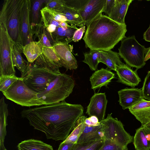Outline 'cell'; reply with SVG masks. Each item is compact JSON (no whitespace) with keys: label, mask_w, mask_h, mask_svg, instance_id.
Segmentation results:
<instances>
[{"label":"cell","mask_w":150,"mask_h":150,"mask_svg":"<svg viewBox=\"0 0 150 150\" xmlns=\"http://www.w3.org/2000/svg\"><path fill=\"white\" fill-rule=\"evenodd\" d=\"M144 128L150 132V122L144 125H142Z\"/></svg>","instance_id":"cell-46"},{"label":"cell","mask_w":150,"mask_h":150,"mask_svg":"<svg viewBox=\"0 0 150 150\" xmlns=\"http://www.w3.org/2000/svg\"><path fill=\"white\" fill-rule=\"evenodd\" d=\"M43 50L44 46L39 42L33 41L23 47V53L28 62L32 63L42 53Z\"/></svg>","instance_id":"cell-24"},{"label":"cell","mask_w":150,"mask_h":150,"mask_svg":"<svg viewBox=\"0 0 150 150\" xmlns=\"http://www.w3.org/2000/svg\"><path fill=\"white\" fill-rule=\"evenodd\" d=\"M6 98L23 106L45 105L38 93L30 88L23 80L14 82L5 91L2 92Z\"/></svg>","instance_id":"cell-5"},{"label":"cell","mask_w":150,"mask_h":150,"mask_svg":"<svg viewBox=\"0 0 150 150\" xmlns=\"http://www.w3.org/2000/svg\"><path fill=\"white\" fill-rule=\"evenodd\" d=\"M129 110L142 125L150 122V101L142 98Z\"/></svg>","instance_id":"cell-18"},{"label":"cell","mask_w":150,"mask_h":150,"mask_svg":"<svg viewBox=\"0 0 150 150\" xmlns=\"http://www.w3.org/2000/svg\"><path fill=\"white\" fill-rule=\"evenodd\" d=\"M116 72L118 82L134 87L137 86L141 81L137 74V70H133L126 64L117 66Z\"/></svg>","instance_id":"cell-16"},{"label":"cell","mask_w":150,"mask_h":150,"mask_svg":"<svg viewBox=\"0 0 150 150\" xmlns=\"http://www.w3.org/2000/svg\"><path fill=\"white\" fill-rule=\"evenodd\" d=\"M8 115V105L3 96L0 100V143L4 144L7 133L6 126Z\"/></svg>","instance_id":"cell-27"},{"label":"cell","mask_w":150,"mask_h":150,"mask_svg":"<svg viewBox=\"0 0 150 150\" xmlns=\"http://www.w3.org/2000/svg\"><path fill=\"white\" fill-rule=\"evenodd\" d=\"M144 46L140 44L134 35L126 37L121 41L118 49L119 54L127 65L135 67L136 70L143 67L145 64Z\"/></svg>","instance_id":"cell-6"},{"label":"cell","mask_w":150,"mask_h":150,"mask_svg":"<svg viewBox=\"0 0 150 150\" xmlns=\"http://www.w3.org/2000/svg\"><path fill=\"white\" fill-rule=\"evenodd\" d=\"M61 13L66 17L71 25L80 27L85 26V23L78 10L66 4Z\"/></svg>","instance_id":"cell-25"},{"label":"cell","mask_w":150,"mask_h":150,"mask_svg":"<svg viewBox=\"0 0 150 150\" xmlns=\"http://www.w3.org/2000/svg\"><path fill=\"white\" fill-rule=\"evenodd\" d=\"M14 43L4 28L0 25V76L15 75L12 59Z\"/></svg>","instance_id":"cell-9"},{"label":"cell","mask_w":150,"mask_h":150,"mask_svg":"<svg viewBox=\"0 0 150 150\" xmlns=\"http://www.w3.org/2000/svg\"><path fill=\"white\" fill-rule=\"evenodd\" d=\"M86 117L84 115L79 117L69 136H76L79 138L85 128V124L84 121Z\"/></svg>","instance_id":"cell-33"},{"label":"cell","mask_w":150,"mask_h":150,"mask_svg":"<svg viewBox=\"0 0 150 150\" xmlns=\"http://www.w3.org/2000/svg\"><path fill=\"white\" fill-rule=\"evenodd\" d=\"M106 0H88L84 6L79 10L80 14L88 25L103 11Z\"/></svg>","instance_id":"cell-13"},{"label":"cell","mask_w":150,"mask_h":150,"mask_svg":"<svg viewBox=\"0 0 150 150\" xmlns=\"http://www.w3.org/2000/svg\"><path fill=\"white\" fill-rule=\"evenodd\" d=\"M25 1L4 0L0 12V25L4 28L15 43L21 44L20 25Z\"/></svg>","instance_id":"cell-3"},{"label":"cell","mask_w":150,"mask_h":150,"mask_svg":"<svg viewBox=\"0 0 150 150\" xmlns=\"http://www.w3.org/2000/svg\"><path fill=\"white\" fill-rule=\"evenodd\" d=\"M100 62L105 64L110 69L116 71L117 66L124 64L121 61L119 53L111 50H100Z\"/></svg>","instance_id":"cell-23"},{"label":"cell","mask_w":150,"mask_h":150,"mask_svg":"<svg viewBox=\"0 0 150 150\" xmlns=\"http://www.w3.org/2000/svg\"><path fill=\"white\" fill-rule=\"evenodd\" d=\"M112 115L108 114L106 118L99 122L102 125L105 139L127 148L128 144L133 141V137L125 130L122 123Z\"/></svg>","instance_id":"cell-7"},{"label":"cell","mask_w":150,"mask_h":150,"mask_svg":"<svg viewBox=\"0 0 150 150\" xmlns=\"http://www.w3.org/2000/svg\"><path fill=\"white\" fill-rule=\"evenodd\" d=\"M88 118L91 122L95 126L98 125L100 123L98 118L95 116H91L89 117Z\"/></svg>","instance_id":"cell-42"},{"label":"cell","mask_w":150,"mask_h":150,"mask_svg":"<svg viewBox=\"0 0 150 150\" xmlns=\"http://www.w3.org/2000/svg\"><path fill=\"white\" fill-rule=\"evenodd\" d=\"M115 78L114 73L107 69L101 68L96 71L90 77L91 88L95 91L103 86L107 87L112 80Z\"/></svg>","instance_id":"cell-17"},{"label":"cell","mask_w":150,"mask_h":150,"mask_svg":"<svg viewBox=\"0 0 150 150\" xmlns=\"http://www.w3.org/2000/svg\"><path fill=\"white\" fill-rule=\"evenodd\" d=\"M0 150H7L5 148L4 144L0 143Z\"/></svg>","instance_id":"cell-47"},{"label":"cell","mask_w":150,"mask_h":150,"mask_svg":"<svg viewBox=\"0 0 150 150\" xmlns=\"http://www.w3.org/2000/svg\"><path fill=\"white\" fill-rule=\"evenodd\" d=\"M17 148L18 150H54L50 145L33 139L22 141L18 144Z\"/></svg>","instance_id":"cell-26"},{"label":"cell","mask_w":150,"mask_h":150,"mask_svg":"<svg viewBox=\"0 0 150 150\" xmlns=\"http://www.w3.org/2000/svg\"><path fill=\"white\" fill-rule=\"evenodd\" d=\"M133 143L136 150H150V143L146 137L144 128L142 125L136 130Z\"/></svg>","instance_id":"cell-28"},{"label":"cell","mask_w":150,"mask_h":150,"mask_svg":"<svg viewBox=\"0 0 150 150\" xmlns=\"http://www.w3.org/2000/svg\"><path fill=\"white\" fill-rule=\"evenodd\" d=\"M46 0H31L30 19L31 27L33 35H34L37 27L42 22L40 13L41 8Z\"/></svg>","instance_id":"cell-22"},{"label":"cell","mask_w":150,"mask_h":150,"mask_svg":"<svg viewBox=\"0 0 150 150\" xmlns=\"http://www.w3.org/2000/svg\"><path fill=\"white\" fill-rule=\"evenodd\" d=\"M84 59L83 62L88 64L92 71L96 70L100 62V50H90L83 53Z\"/></svg>","instance_id":"cell-29"},{"label":"cell","mask_w":150,"mask_h":150,"mask_svg":"<svg viewBox=\"0 0 150 150\" xmlns=\"http://www.w3.org/2000/svg\"><path fill=\"white\" fill-rule=\"evenodd\" d=\"M60 73L30 64L27 74L23 78V81L30 88L39 94L44 91Z\"/></svg>","instance_id":"cell-8"},{"label":"cell","mask_w":150,"mask_h":150,"mask_svg":"<svg viewBox=\"0 0 150 150\" xmlns=\"http://www.w3.org/2000/svg\"><path fill=\"white\" fill-rule=\"evenodd\" d=\"M75 144L63 141L59 145L58 150H73Z\"/></svg>","instance_id":"cell-40"},{"label":"cell","mask_w":150,"mask_h":150,"mask_svg":"<svg viewBox=\"0 0 150 150\" xmlns=\"http://www.w3.org/2000/svg\"><path fill=\"white\" fill-rule=\"evenodd\" d=\"M68 43L58 42L53 47L62 67L68 69H75L78 67L77 62L72 53Z\"/></svg>","instance_id":"cell-11"},{"label":"cell","mask_w":150,"mask_h":150,"mask_svg":"<svg viewBox=\"0 0 150 150\" xmlns=\"http://www.w3.org/2000/svg\"><path fill=\"white\" fill-rule=\"evenodd\" d=\"M105 140L104 139L97 141L85 150H100L103 146Z\"/></svg>","instance_id":"cell-38"},{"label":"cell","mask_w":150,"mask_h":150,"mask_svg":"<svg viewBox=\"0 0 150 150\" xmlns=\"http://www.w3.org/2000/svg\"><path fill=\"white\" fill-rule=\"evenodd\" d=\"M30 0H25L22 9L20 35L21 44L24 46L33 41L30 19Z\"/></svg>","instance_id":"cell-12"},{"label":"cell","mask_w":150,"mask_h":150,"mask_svg":"<svg viewBox=\"0 0 150 150\" xmlns=\"http://www.w3.org/2000/svg\"><path fill=\"white\" fill-rule=\"evenodd\" d=\"M150 58V47L145 49L144 60L146 62Z\"/></svg>","instance_id":"cell-43"},{"label":"cell","mask_w":150,"mask_h":150,"mask_svg":"<svg viewBox=\"0 0 150 150\" xmlns=\"http://www.w3.org/2000/svg\"><path fill=\"white\" fill-rule=\"evenodd\" d=\"M23 47L20 43H14L12 50V59L15 67L21 72V77L23 78L27 74L30 64L22 57Z\"/></svg>","instance_id":"cell-21"},{"label":"cell","mask_w":150,"mask_h":150,"mask_svg":"<svg viewBox=\"0 0 150 150\" xmlns=\"http://www.w3.org/2000/svg\"><path fill=\"white\" fill-rule=\"evenodd\" d=\"M83 39L90 50H111L126 37L127 25L118 23L101 14L87 26Z\"/></svg>","instance_id":"cell-2"},{"label":"cell","mask_w":150,"mask_h":150,"mask_svg":"<svg viewBox=\"0 0 150 150\" xmlns=\"http://www.w3.org/2000/svg\"><path fill=\"white\" fill-rule=\"evenodd\" d=\"M143 37L145 41L150 42V25L149 28L144 33Z\"/></svg>","instance_id":"cell-41"},{"label":"cell","mask_w":150,"mask_h":150,"mask_svg":"<svg viewBox=\"0 0 150 150\" xmlns=\"http://www.w3.org/2000/svg\"><path fill=\"white\" fill-rule=\"evenodd\" d=\"M88 0H66V4L79 11L84 6Z\"/></svg>","instance_id":"cell-36"},{"label":"cell","mask_w":150,"mask_h":150,"mask_svg":"<svg viewBox=\"0 0 150 150\" xmlns=\"http://www.w3.org/2000/svg\"><path fill=\"white\" fill-rule=\"evenodd\" d=\"M33 65L55 72L60 71L59 69L62 67L53 47H44L43 52L35 61Z\"/></svg>","instance_id":"cell-10"},{"label":"cell","mask_w":150,"mask_h":150,"mask_svg":"<svg viewBox=\"0 0 150 150\" xmlns=\"http://www.w3.org/2000/svg\"><path fill=\"white\" fill-rule=\"evenodd\" d=\"M85 124L88 126H95L90 121L88 118H86L84 121Z\"/></svg>","instance_id":"cell-44"},{"label":"cell","mask_w":150,"mask_h":150,"mask_svg":"<svg viewBox=\"0 0 150 150\" xmlns=\"http://www.w3.org/2000/svg\"><path fill=\"white\" fill-rule=\"evenodd\" d=\"M133 0H115V4L108 17L120 24H125V19Z\"/></svg>","instance_id":"cell-20"},{"label":"cell","mask_w":150,"mask_h":150,"mask_svg":"<svg viewBox=\"0 0 150 150\" xmlns=\"http://www.w3.org/2000/svg\"><path fill=\"white\" fill-rule=\"evenodd\" d=\"M45 7L53 11L61 13L66 5L65 0H47Z\"/></svg>","instance_id":"cell-32"},{"label":"cell","mask_w":150,"mask_h":150,"mask_svg":"<svg viewBox=\"0 0 150 150\" xmlns=\"http://www.w3.org/2000/svg\"><path fill=\"white\" fill-rule=\"evenodd\" d=\"M18 80H23L15 75L10 76H0V91L2 92L5 91L14 82Z\"/></svg>","instance_id":"cell-31"},{"label":"cell","mask_w":150,"mask_h":150,"mask_svg":"<svg viewBox=\"0 0 150 150\" xmlns=\"http://www.w3.org/2000/svg\"><path fill=\"white\" fill-rule=\"evenodd\" d=\"M141 90L143 98L150 101V71L145 78Z\"/></svg>","instance_id":"cell-34"},{"label":"cell","mask_w":150,"mask_h":150,"mask_svg":"<svg viewBox=\"0 0 150 150\" xmlns=\"http://www.w3.org/2000/svg\"><path fill=\"white\" fill-rule=\"evenodd\" d=\"M35 38L38 37V41L44 47L52 48L53 46L50 43L46 34L45 28L42 22L37 27L35 34Z\"/></svg>","instance_id":"cell-30"},{"label":"cell","mask_w":150,"mask_h":150,"mask_svg":"<svg viewBox=\"0 0 150 150\" xmlns=\"http://www.w3.org/2000/svg\"><path fill=\"white\" fill-rule=\"evenodd\" d=\"M118 102L123 110L129 109L143 98L141 89L126 88L118 92Z\"/></svg>","instance_id":"cell-15"},{"label":"cell","mask_w":150,"mask_h":150,"mask_svg":"<svg viewBox=\"0 0 150 150\" xmlns=\"http://www.w3.org/2000/svg\"><path fill=\"white\" fill-rule=\"evenodd\" d=\"M85 28L86 26H84L78 28L75 31L72 38L73 41L76 42L81 40L85 32Z\"/></svg>","instance_id":"cell-37"},{"label":"cell","mask_w":150,"mask_h":150,"mask_svg":"<svg viewBox=\"0 0 150 150\" xmlns=\"http://www.w3.org/2000/svg\"><path fill=\"white\" fill-rule=\"evenodd\" d=\"M75 81L69 75L60 73L43 92L38 94L45 105L58 103L65 100L73 91Z\"/></svg>","instance_id":"cell-4"},{"label":"cell","mask_w":150,"mask_h":150,"mask_svg":"<svg viewBox=\"0 0 150 150\" xmlns=\"http://www.w3.org/2000/svg\"><path fill=\"white\" fill-rule=\"evenodd\" d=\"M144 128L146 137L148 141L150 143V132L146 129L144 127Z\"/></svg>","instance_id":"cell-45"},{"label":"cell","mask_w":150,"mask_h":150,"mask_svg":"<svg viewBox=\"0 0 150 150\" xmlns=\"http://www.w3.org/2000/svg\"><path fill=\"white\" fill-rule=\"evenodd\" d=\"M115 1V0H106L103 12L107 14L108 16L114 5Z\"/></svg>","instance_id":"cell-39"},{"label":"cell","mask_w":150,"mask_h":150,"mask_svg":"<svg viewBox=\"0 0 150 150\" xmlns=\"http://www.w3.org/2000/svg\"><path fill=\"white\" fill-rule=\"evenodd\" d=\"M83 110L81 105L69 103L64 100L24 109L21 114L35 129L44 132L47 139L63 141L83 115Z\"/></svg>","instance_id":"cell-1"},{"label":"cell","mask_w":150,"mask_h":150,"mask_svg":"<svg viewBox=\"0 0 150 150\" xmlns=\"http://www.w3.org/2000/svg\"><path fill=\"white\" fill-rule=\"evenodd\" d=\"M107 103L105 93H95L90 99L86 113L89 117L96 116L100 122L104 119Z\"/></svg>","instance_id":"cell-14"},{"label":"cell","mask_w":150,"mask_h":150,"mask_svg":"<svg viewBox=\"0 0 150 150\" xmlns=\"http://www.w3.org/2000/svg\"><path fill=\"white\" fill-rule=\"evenodd\" d=\"M100 150H128L127 148L121 146L115 143L105 140L104 144Z\"/></svg>","instance_id":"cell-35"},{"label":"cell","mask_w":150,"mask_h":150,"mask_svg":"<svg viewBox=\"0 0 150 150\" xmlns=\"http://www.w3.org/2000/svg\"><path fill=\"white\" fill-rule=\"evenodd\" d=\"M104 139V132L100 123L98 125L90 127L85 125V128L76 144L94 142Z\"/></svg>","instance_id":"cell-19"}]
</instances>
